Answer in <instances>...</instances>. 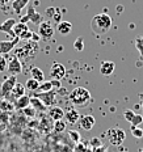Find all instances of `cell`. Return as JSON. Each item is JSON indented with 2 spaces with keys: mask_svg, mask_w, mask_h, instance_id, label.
I'll list each match as a JSON object with an SVG mask.
<instances>
[{
  "mask_svg": "<svg viewBox=\"0 0 143 152\" xmlns=\"http://www.w3.org/2000/svg\"><path fill=\"white\" fill-rule=\"evenodd\" d=\"M112 17L108 13H98L91 20V29L96 34H106L112 28Z\"/></svg>",
  "mask_w": 143,
  "mask_h": 152,
  "instance_id": "cell-1",
  "label": "cell"
},
{
  "mask_svg": "<svg viewBox=\"0 0 143 152\" xmlns=\"http://www.w3.org/2000/svg\"><path fill=\"white\" fill-rule=\"evenodd\" d=\"M70 100L78 107H84L88 102L91 101V93L87 88L84 87H78L70 93Z\"/></svg>",
  "mask_w": 143,
  "mask_h": 152,
  "instance_id": "cell-2",
  "label": "cell"
},
{
  "mask_svg": "<svg viewBox=\"0 0 143 152\" xmlns=\"http://www.w3.org/2000/svg\"><path fill=\"white\" fill-rule=\"evenodd\" d=\"M105 137H106L108 142H109L110 144L121 145L123 142H125L126 134H125V131H123L122 129H120V127H110V129L106 130Z\"/></svg>",
  "mask_w": 143,
  "mask_h": 152,
  "instance_id": "cell-3",
  "label": "cell"
},
{
  "mask_svg": "<svg viewBox=\"0 0 143 152\" xmlns=\"http://www.w3.org/2000/svg\"><path fill=\"white\" fill-rule=\"evenodd\" d=\"M54 31H55V29H54L53 24L50 21H42L38 25V34L43 39H50L54 36Z\"/></svg>",
  "mask_w": 143,
  "mask_h": 152,
  "instance_id": "cell-4",
  "label": "cell"
},
{
  "mask_svg": "<svg viewBox=\"0 0 143 152\" xmlns=\"http://www.w3.org/2000/svg\"><path fill=\"white\" fill-rule=\"evenodd\" d=\"M50 76H51V79L55 81L62 80L66 76V67L62 63H54L51 66V68H50Z\"/></svg>",
  "mask_w": 143,
  "mask_h": 152,
  "instance_id": "cell-5",
  "label": "cell"
},
{
  "mask_svg": "<svg viewBox=\"0 0 143 152\" xmlns=\"http://www.w3.org/2000/svg\"><path fill=\"white\" fill-rule=\"evenodd\" d=\"M79 125H80V127L85 130V131H91V130L95 127V125H96V119H95L93 115H89V114H87V115H80V118H79Z\"/></svg>",
  "mask_w": 143,
  "mask_h": 152,
  "instance_id": "cell-6",
  "label": "cell"
},
{
  "mask_svg": "<svg viewBox=\"0 0 143 152\" xmlns=\"http://www.w3.org/2000/svg\"><path fill=\"white\" fill-rule=\"evenodd\" d=\"M7 68H8L9 74H11L12 76H17L18 74L23 72V64H21V62L18 61L17 56H13V58L8 62Z\"/></svg>",
  "mask_w": 143,
  "mask_h": 152,
  "instance_id": "cell-7",
  "label": "cell"
},
{
  "mask_svg": "<svg viewBox=\"0 0 143 152\" xmlns=\"http://www.w3.org/2000/svg\"><path fill=\"white\" fill-rule=\"evenodd\" d=\"M15 24H16L15 18H7L4 23L0 25V31L9 34V36L12 37V39H15V38H16V36L13 34V26H15Z\"/></svg>",
  "mask_w": 143,
  "mask_h": 152,
  "instance_id": "cell-8",
  "label": "cell"
},
{
  "mask_svg": "<svg viewBox=\"0 0 143 152\" xmlns=\"http://www.w3.org/2000/svg\"><path fill=\"white\" fill-rule=\"evenodd\" d=\"M16 83H17V81H16V76H11V77H8L7 80L1 84V94L3 96L8 97V94L12 92V89H13Z\"/></svg>",
  "mask_w": 143,
  "mask_h": 152,
  "instance_id": "cell-9",
  "label": "cell"
},
{
  "mask_svg": "<svg viewBox=\"0 0 143 152\" xmlns=\"http://www.w3.org/2000/svg\"><path fill=\"white\" fill-rule=\"evenodd\" d=\"M37 97L43 102L45 106H51L55 104V93L53 91L46 92V93H37Z\"/></svg>",
  "mask_w": 143,
  "mask_h": 152,
  "instance_id": "cell-10",
  "label": "cell"
},
{
  "mask_svg": "<svg viewBox=\"0 0 143 152\" xmlns=\"http://www.w3.org/2000/svg\"><path fill=\"white\" fill-rule=\"evenodd\" d=\"M18 39H20V38L16 37L15 39H12V41H0V54L9 53L16 46V43L18 42Z\"/></svg>",
  "mask_w": 143,
  "mask_h": 152,
  "instance_id": "cell-11",
  "label": "cell"
},
{
  "mask_svg": "<svg viewBox=\"0 0 143 152\" xmlns=\"http://www.w3.org/2000/svg\"><path fill=\"white\" fill-rule=\"evenodd\" d=\"M114 69H116V64L110 61H105L101 63L100 66V74L104 76H109L114 72Z\"/></svg>",
  "mask_w": 143,
  "mask_h": 152,
  "instance_id": "cell-12",
  "label": "cell"
},
{
  "mask_svg": "<svg viewBox=\"0 0 143 152\" xmlns=\"http://www.w3.org/2000/svg\"><path fill=\"white\" fill-rule=\"evenodd\" d=\"M79 118H80V114L78 113L76 109H68L65 113V119L70 125H75L76 122H79Z\"/></svg>",
  "mask_w": 143,
  "mask_h": 152,
  "instance_id": "cell-13",
  "label": "cell"
},
{
  "mask_svg": "<svg viewBox=\"0 0 143 152\" xmlns=\"http://www.w3.org/2000/svg\"><path fill=\"white\" fill-rule=\"evenodd\" d=\"M56 30H58V33L60 36H68L70 33H71L72 30V24L70 23V21H60L56 25Z\"/></svg>",
  "mask_w": 143,
  "mask_h": 152,
  "instance_id": "cell-14",
  "label": "cell"
},
{
  "mask_svg": "<svg viewBox=\"0 0 143 152\" xmlns=\"http://www.w3.org/2000/svg\"><path fill=\"white\" fill-rule=\"evenodd\" d=\"M49 115L53 121H62L65 118V112L59 106H51L49 110Z\"/></svg>",
  "mask_w": 143,
  "mask_h": 152,
  "instance_id": "cell-15",
  "label": "cell"
},
{
  "mask_svg": "<svg viewBox=\"0 0 143 152\" xmlns=\"http://www.w3.org/2000/svg\"><path fill=\"white\" fill-rule=\"evenodd\" d=\"M25 91H26V89H25V85L20 84V83H16V85L13 87V89H12V92L9 94H11L12 99L16 101L17 99H20V97L25 96Z\"/></svg>",
  "mask_w": 143,
  "mask_h": 152,
  "instance_id": "cell-16",
  "label": "cell"
},
{
  "mask_svg": "<svg viewBox=\"0 0 143 152\" xmlns=\"http://www.w3.org/2000/svg\"><path fill=\"white\" fill-rule=\"evenodd\" d=\"M30 77L34 79L38 83H42V81H45V74H43V71L41 68L36 67V66H33V67L30 68Z\"/></svg>",
  "mask_w": 143,
  "mask_h": 152,
  "instance_id": "cell-17",
  "label": "cell"
},
{
  "mask_svg": "<svg viewBox=\"0 0 143 152\" xmlns=\"http://www.w3.org/2000/svg\"><path fill=\"white\" fill-rule=\"evenodd\" d=\"M28 30H29V28H28L26 23H21V21L20 23H16L15 26H13V34L16 37H18V38L23 36L24 33H26Z\"/></svg>",
  "mask_w": 143,
  "mask_h": 152,
  "instance_id": "cell-18",
  "label": "cell"
},
{
  "mask_svg": "<svg viewBox=\"0 0 143 152\" xmlns=\"http://www.w3.org/2000/svg\"><path fill=\"white\" fill-rule=\"evenodd\" d=\"M29 1H30V0H13V3H12V8H13L15 13L20 15L21 11L26 7Z\"/></svg>",
  "mask_w": 143,
  "mask_h": 152,
  "instance_id": "cell-19",
  "label": "cell"
},
{
  "mask_svg": "<svg viewBox=\"0 0 143 152\" xmlns=\"http://www.w3.org/2000/svg\"><path fill=\"white\" fill-rule=\"evenodd\" d=\"M15 106L18 107V109H25V107L30 106V97L25 94V96L20 97V99H17V100L15 101Z\"/></svg>",
  "mask_w": 143,
  "mask_h": 152,
  "instance_id": "cell-20",
  "label": "cell"
},
{
  "mask_svg": "<svg viewBox=\"0 0 143 152\" xmlns=\"http://www.w3.org/2000/svg\"><path fill=\"white\" fill-rule=\"evenodd\" d=\"M30 105H32V107H33L34 110H38V112H45L46 110V106L43 105V102L41 101L38 97L36 96V97H32L30 99Z\"/></svg>",
  "mask_w": 143,
  "mask_h": 152,
  "instance_id": "cell-21",
  "label": "cell"
},
{
  "mask_svg": "<svg viewBox=\"0 0 143 152\" xmlns=\"http://www.w3.org/2000/svg\"><path fill=\"white\" fill-rule=\"evenodd\" d=\"M53 87H54L53 80L51 81H42V83L40 84V87H38L37 93H46V92H50V91H53Z\"/></svg>",
  "mask_w": 143,
  "mask_h": 152,
  "instance_id": "cell-22",
  "label": "cell"
},
{
  "mask_svg": "<svg viewBox=\"0 0 143 152\" xmlns=\"http://www.w3.org/2000/svg\"><path fill=\"white\" fill-rule=\"evenodd\" d=\"M24 85H25V89H28V91H30V92H37L38 87H40V83H38V81H36L34 79L29 77V79L26 80V83H25Z\"/></svg>",
  "mask_w": 143,
  "mask_h": 152,
  "instance_id": "cell-23",
  "label": "cell"
},
{
  "mask_svg": "<svg viewBox=\"0 0 143 152\" xmlns=\"http://www.w3.org/2000/svg\"><path fill=\"white\" fill-rule=\"evenodd\" d=\"M130 131H131V135L136 139H143V130L141 127H138V126H131L130 127Z\"/></svg>",
  "mask_w": 143,
  "mask_h": 152,
  "instance_id": "cell-24",
  "label": "cell"
},
{
  "mask_svg": "<svg viewBox=\"0 0 143 152\" xmlns=\"http://www.w3.org/2000/svg\"><path fill=\"white\" fill-rule=\"evenodd\" d=\"M135 47L141 54V58H143V36L135 38Z\"/></svg>",
  "mask_w": 143,
  "mask_h": 152,
  "instance_id": "cell-25",
  "label": "cell"
},
{
  "mask_svg": "<svg viewBox=\"0 0 143 152\" xmlns=\"http://www.w3.org/2000/svg\"><path fill=\"white\" fill-rule=\"evenodd\" d=\"M54 130H55L56 132H62L66 130V122L62 121H55V123H54Z\"/></svg>",
  "mask_w": 143,
  "mask_h": 152,
  "instance_id": "cell-26",
  "label": "cell"
},
{
  "mask_svg": "<svg viewBox=\"0 0 143 152\" xmlns=\"http://www.w3.org/2000/svg\"><path fill=\"white\" fill-rule=\"evenodd\" d=\"M134 115H135V113L133 112V110H130V109H126L125 112H123V118H125L128 122H130V123H131L133 118H134Z\"/></svg>",
  "mask_w": 143,
  "mask_h": 152,
  "instance_id": "cell-27",
  "label": "cell"
},
{
  "mask_svg": "<svg viewBox=\"0 0 143 152\" xmlns=\"http://www.w3.org/2000/svg\"><path fill=\"white\" fill-rule=\"evenodd\" d=\"M68 135H70V138L75 142V143H79V142H80V138H81L80 134H79L78 131H75V130H71V131L68 132Z\"/></svg>",
  "mask_w": 143,
  "mask_h": 152,
  "instance_id": "cell-28",
  "label": "cell"
},
{
  "mask_svg": "<svg viewBox=\"0 0 143 152\" xmlns=\"http://www.w3.org/2000/svg\"><path fill=\"white\" fill-rule=\"evenodd\" d=\"M142 122H143V115H141V114H135L133 121H131V126H139Z\"/></svg>",
  "mask_w": 143,
  "mask_h": 152,
  "instance_id": "cell-29",
  "label": "cell"
},
{
  "mask_svg": "<svg viewBox=\"0 0 143 152\" xmlns=\"http://www.w3.org/2000/svg\"><path fill=\"white\" fill-rule=\"evenodd\" d=\"M75 49L78 50V51H81V50L84 49V45H83V39H81L80 37L76 39V42H75Z\"/></svg>",
  "mask_w": 143,
  "mask_h": 152,
  "instance_id": "cell-30",
  "label": "cell"
},
{
  "mask_svg": "<svg viewBox=\"0 0 143 152\" xmlns=\"http://www.w3.org/2000/svg\"><path fill=\"white\" fill-rule=\"evenodd\" d=\"M24 113H25V115H28V117H33L34 114H36V110H34L32 106H28L24 109Z\"/></svg>",
  "mask_w": 143,
  "mask_h": 152,
  "instance_id": "cell-31",
  "label": "cell"
},
{
  "mask_svg": "<svg viewBox=\"0 0 143 152\" xmlns=\"http://www.w3.org/2000/svg\"><path fill=\"white\" fill-rule=\"evenodd\" d=\"M33 36H34V33H33V31L28 30L26 33H24L23 36L20 37V39H32V38H33Z\"/></svg>",
  "mask_w": 143,
  "mask_h": 152,
  "instance_id": "cell-32",
  "label": "cell"
},
{
  "mask_svg": "<svg viewBox=\"0 0 143 152\" xmlns=\"http://www.w3.org/2000/svg\"><path fill=\"white\" fill-rule=\"evenodd\" d=\"M55 9H56V8H54V7H53V8H51V7H49V8L46 9V13H45V15L47 16V17H51V18H53L54 13H55Z\"/></svg>",
  "mask_w": 143,
  "mask_h": 152,
  "instance_id": "cell-33",
  "label": "cell"
},
{
  "mask_svg": "<svg viewBox=\"0 0 143 152\" xmlns=\"http://www.w3.org/2000/svg\"><path fill=\"white\" fill-rule=\"evenodd\" d=\"M7 62H5V59L3 58V55H0V71H4L5 67H7Z\"/></svg>",
  "mask_w": 143,
  "mask_h": 152,
  "instance_id": "cell-34",
  "label": "cell"
},
{
  "mask_svg": "<svg viewBox=\"0 0 143 152\" xmlns=\"http://www.w3.org/2000/svg\"><path fill=\"white\" fill-rule=\"evenodd\" d=\"M139 101H141V107L143 109V93L139 94Z\"/></svg>",
  "mask_w": 143,
  "mask_h": 152,
  "instance_id": "cell-35",
  "label": "cell"
},
{
  "mask_svg": "<svg viewBox=\"0 0 143 152\" xmlns=\"http://www.w3.org/2000/svg\"><path fill=\"white\" fill-rule=\"evenodd\" d=\"M91 143H92V144H100V142H98L97 139H96V140H95V139H92V140H91Z\"/></svg>",
  "mask_w": 143,
  "mask_h": 152,
  "instance_id": "cell-36",
  "label": "cell"
},
{
  "mask_svg": "<svg viewBox=\"0 0 143 152\" xmlns=\"http://www.w3.org/2000/svg\"><path fill=\"white\" fill-rule=\"evenodd\" d=\"M1 3H8V1H11V0H0Z\"/></svg>",
  "mask_w": 143,
  "mask_h": 152,
  "instance_id": "cell-37",
  "label": "cell"
},
{
  "mask_svg": "<svg viewBox=\"0 0 143 152\" xmlns=\"http://www.w3.org/2000/svg\"><path fill=\"white\" fill-rule=\"evenodd\" d=\"M138 152H143V148H142V150H139V151H138Z\"/></svg>",
  "mask_w": 143,
  "mask_h": 152,
  "instance_id": "cell-38",
  "label": "cell"
}]
</instances>
